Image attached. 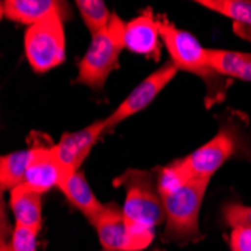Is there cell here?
Here are the masks:
<instances>
[{"instance_id":"7","label":"cell","mask_w":251,"mask_h":251,"mask_svg":"<svg viewBox=\"0 0 251 251\" xmlns=\"http://www.w3.org/2000/svg\"><path fill=\"white\" fill-rule=\"evenodd\" d=\"M177 71L179 70L172 62H167L161 68H158L156 71L149 74L140 84H137L132 89V92L121 102V105L108 118H105L107 132L115 129L128 118L145 110L158 97V94L176 77Z\"/></svg>"},{"instance_id":"11","label":"cell","mask_w":251,"mask_h":251,"mask_svg":"<svg viewBox=\"0 0 251 251\" xmlns=\"http://www.w3.org/2000/svg\"><path fill=\"white\" fill-rule=\"evenodd\" d=\"M0 11L5 18L27 25L29 27L54 14L63 20L71 18L68 3L57 0H3L0 3Z\"/></svg>"},{"instance_id":"4","label":"cell","mask_w":251,"mask_h":251,"mask_svg":"<svg viewBox=\"0 0 251 251\" xmlns=\"http://www.w3.org/2000/svg\"><path fill=\"white\" fill-rule=\"evenodd\" d=\"M156 20L161 39L172 57L170 62L179 71H187L203 78L211 87L215 80H218L217 77L221 75H218L208 63V49L201 47V44L193 33L176 27L166 15H156Z\"/></svg>"},{"instance_id":"17","label":"cell","mask_w":251,"mask_h":251,"mask_svg":"<svg viewBox=\"0 0 251 251\" xmlns=\"http://www.w3.org/2000/svg\"><path fill=\"white\" fill-rule=\"evenodd\" d=\"M196 3L251 27V0H197Z\"/></svg>"},{"instance_id":"26","label":"cell","mask_w":251,"mask_h":251,"mask_svg":"<svg viewBox=\"0 0 251 251\" xmlns=\"http://www.w3.org/2000/svg\"><path fill=\"white\" fill-rule=\"evenodd\" d=\"M101 251H107V250H101Z\"/></svg>"},{"instance_id":"18","label":"cell","mask_w":251,"mask_h":251,"mask_svg":"<svg viewBox=\"0 0 251 251\" xmlns=\"http://www.w3.org/2000/svg\"><path fill=\"white\" fill-rule=\"evenodd\" d=\"M75 5L92 36L98 35L110 25L113 14L102 0H77Z\"/></svg>"},{"instance_id":"22","label":"cell","mask_w":251,"mask_h":251,"mask_svg":"<svg viewBox=\"0 0 251 251\" xmlns=\"http://www.w3.org/2000/svg\"><path fill=\"white\" fill-rule=\"evenodd\" d=\"M230 250L232 251H251V227L236 226L230 233Z\"/></svg>"},{"instance_id":"14","label":"cell","mask_w":251,"mask_h":251,"mask_svg":"<svg viewBox=\"0 0 251 251\" xmlns=\"http://www.w3.org/2000/svg\"><path fill=\"white\" fill-rule=\"evenodd\" d=\"M66 200L70 201L73 206L80 211L89 221H92L104 208V204L97 199L95 193L90 188L89 182L81 170L74 173L66 184L59 188Z\"/></svg>"},{"instance_id":"5","label":"cell","mask_w":251,"mask_h":251,"mask_svg":"<svg viewBox=\"0 0 251 251\" xmlns=\"http://www.w3.org/2000/svg\"><path fill=\"white\" fill-rule=\"evenodd\" d=\"M25 50L30 68L38 74L49 73L62 65L66 56L63 18L54 14L27 27Z\"/></svg>"},{"instance_id":"21","label":"cell","mask_w":251,"mask_h":251,"mask_svg":"<svg viewBox=\"0 0 251 251\" xmlns=\"http://www.w3.org/2000/svg\"><path fill=\"white\" fill-rule=\"evenodd\" d=\"M39 230L30 229V227L15 224L11 235V250L12 251H36V239Z\"/></svg>"},{"instance_id":"23","label":"cell","mask_w":251,"mask_h":251,"mask_svg":"<svg viewBox=\"0 0 251 251\" xmlns=\"http://www.w3.org/2000/svg\"><path fill=\"white\" fill-rule=\"evenodd\" d=\"M233 32H235L239 38H242V39L251 42V27H250V26L236 25V23H233Z\"/></svg>"},{"instance_id":"13","label":"cell","mask_w":251,"mask_h":251,"mask_svg":"<svg viewBox=\"0 0 251 251\" xmlns=\"http://www.w3.org/2000/svg\"><path fill=\"white\" fill-rule=\"evenodd\" d=\"M9 206L15 224L41 230L42 227V194L27 185H20L11 191Z\"/></svg>"},{"instance_id":"9","label":"cell","mask_w":251,"mask_h":251,"mask_svg":"<svg viewBox=\"0 0 251 251\" xmlns=\"http://www.w3.org/2000/svg\"><path fill=\"white\" fill-rule=\"evenodd\" d=\"M62 176L57 153L53 145L33 143L30 146V163L25 185L44 194L53 187H59Z\"/></svg>"},{"instance_id":"24","label":"cell","mask_w":251,"mask_h":251,"mask_svg":"<svg viewBox=\"0 0 251 251\" xmlns=\"http://www.w3.org/2000/svg\"><path fill=\"white\" fill-rule=\"evenodd\" d=\"M0 251H12L11 250V244L6 242V241H2V244H0Z\"/></svg>"},{"instance_id":"3","label":"cell","mask_w":251,"mask_h":251,"mask_svg":"<svg viewBox=\"0 0 251 251\" xmlns=\"http://www.w3.org/2000/svg\"><path fill=\"white\" fill-rule=\"evenodd\" d=\"M208 179H193L176 191L161 196L166 212V236L176 242L199 241L201 238L199 217Z\"/></svg>"},{"instance_id":"8","label":"cell","mask_w":251,"mask_h":251,"mask_svg":"<svg viewBox=\"0 0 251 251\" xmlns=\"http://www.w3.org/2000/svg\"><path fill=\"white\" fill-rule=\"evenodd\" d=\"M104 132H107V122L105 119H101L87 125L80 131L65 132L60 137L57 145H54L60 170H62L57 188L65 185L66 180L80 170L90 149L94 148V145L98 142V139Z\"/></svg>"},{"instance_id":"19","label":"cell","mask_w":251,"mask_h":251,"mask_svg":"<svg viewBox=\"0 0 251 251\" xmlns=\"http://www.w3.org/2000/svg\"><path fill=\"white\" fill-rule=\"evenodd\" d=\"M156 176H158L159 196L170 194V193L176 191L177 188H180L182 185H185L187 182L193 180L182 158L175 159V161H172L169 166L159 169V173Z\"/></svg>"},{"instance_id":"15","label":"cell","mask_w":251,"mask_h":251,"mask_svg":"<svg viewBox=\"0 0 251 251\" xmlns=\"http://www.w3.org/2000/svg\"><path fill=\"white\" fill-rule=\"evenodd\" d=\"M206 59L218 75L251 81V53L208 49Z\"/></svg>"},{"instance_id":"2","label":"cell","mask_w":251,"mask_h":251,"mask_svg":"<svg viewBox=\"0 0 251 251\" xmlns=\"http://www.w3.org/2000/svg\"><path fill=\"white\" fill-rule=\"evenodd\" d=\"M125 26L126 23L113 14L110 25L92 36L89 49L78 63L77 83L92 90H102L111 71L119 68V56L125 49Z\"/></svg>"},{"instance_id":"12","label":"cell","mask_w":251,"mask_h":251,"mask_svg":"<svg viewBox=\"0 0 251 251\" xmlns=\"http://www.w3.org/2000/svg\"><path fill=\"white\" fill-rule=\"evenodd\" d=\"M90 224L95 227L102 250L128 251V227L122 208L115 203L104 204L102 211Z\"/></svg>"},{"instance_id":"1","label":"cell","mask_w":251,"mask_h":251,"mask_svg":"<svg viewBox=\"0 0 251 251\" xmlns=\"http://www.w3.org/2000/svg\"><path fill=\"white\" fill-rule=\"evenodd\" d=\"M125 190L124 215L126 224L153 230L166 221L163 199L158 191V176L149 170L128 169L113 180Z\"/></svg>"},{"instance_id":"16","label":"cell","mask_w":251,"mask_h":251,"mask_svg":"<svg viewBox=\"0 0 251 251\" xmlns=\"http://www.w3.org/2000/svg\"><path fill=\"white\" fill-rule=\"evenodd\" d=\"M29 163L30 148L9 152L0 158V188L2 191L11 193L14 188L25 185Z\"/></svg>"},{"instance_id":"25","label":"cell","mask_w":251,"mask_h":251,"mask_svg":"<svg viewBox=\"0 0 251 251\" xmlns=\"http://www.w3.org/2000/svg\"><path fill=\"white\" fill-rule=\"evenodd\" d=\"M153 251H159V250H153Z\"/></svg>"},{"instance_id":"20","label":"cell","mask_w":251,"mask_h":251,"mask_svg":"<svg viewBox=\"0 0 251 251\" xmlns=\"http://www.w3.org/2000/svg\"><path fill=\"white\" fill-rule=\"evenodd\" d=\"M223 220L232 229L236 226H250L251 227V206L242 204L239 201H227L223 204Z\"/></svg>"},{"instance_id":"10","label":"cell","mask_w":251,"mask_h":251,"mask_svg":"<svg viewBox=\"0 0 251 251\" xmlns=\"http://www.w3.org/2000/svg\"><path fill=\"white\" fill-rule=\"evenodd\" d=\"M159 26L156 15L151 8L145 9L125 26V49L134 54L159 59Z\"/></svg>"},{"instance_id":"6","label":"cell","mask_w":251,"mask_h":251,"mask_svg":"<svg viewBox=\"0 0 251 251\" xmlns=\"http://www.w3.org/2000/svg\"><path fill=\"white\" fill-rule=\"evenodd\" d=\"M242 149V134L236 124H223L218 132L208 143H204L190 155L184 156V163L193 179H208L218 172V169L239 153Z\"/></svg>"}]
</instances>
